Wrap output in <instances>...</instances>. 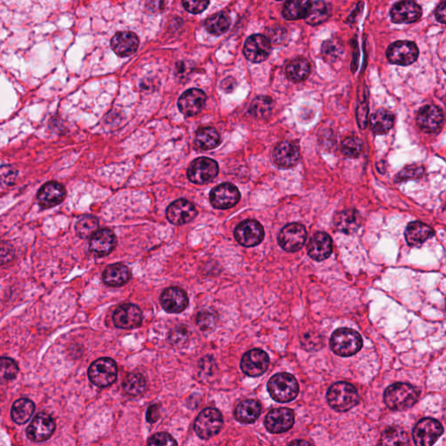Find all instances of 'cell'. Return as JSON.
I'll use <instances>...</instances> for the list:
<instances>
[{
    "instance_id": "obj_8",
    "label": "cell",
    "mask_w": 446,
    "mask_h": 446,
    "mask_svg": "<svg viewBox=\"0 0 446 446\" xmlns=\"http://www.w3.org/2000/svg\"><path fill=\"white\" fill-rule=\"evenodd\" d=\"M444 429L441 423L433 419H423L413 430V441L417 446H432L441 437Z\"/></svg>"
},
{
    "instance_id": "obj_18",
    "label": "cell",
    "mask_w": 446,
    "mask_h": 446,
    "mask_svg": "<svg viewBox=\"0 0 446 446\" xmlns=\"http://www.w3.org/2000/svg\"><path fill=\"white\" fill-rule=\"evenodd\" d=\"M115 326L130 330L137 328L143 323V312L140 308L132 303H125L118 308L113 317Z\"/></svg>"
},
{
    "instance_id": "obj_57",
    "label": "cell",
    "mask_w": 446,
    "mask_h": 446,
    "mask_svg": "<svg viewBox=\"0 0 446 446\" xmlns=\"http://www.w3.org/2000/svg\"><path fill=\"white\" fill-rule=\"evenodd\" d=\"M288 446H311L310 443L306 441H295Z\"/></svg>"
},
{
    "instance_id": "obj_32",
    "label": "cell",
    "mask_w": 446,
    "mask_h": 446,
    "mask_svg": "<svg viewBox=\"0 0 446 446\" xmlns=\"http://www.w3.org/2000/svg\"><path fill=\"white\" fill-rule=\"evenodd\" d=\"M370 121L371 129L375 134H384L393 127L395 116L393 112L382 108L371 115Z\"/></svg>"
},
{
    "instance_id": "obj_34",
    "label": "cell",
    "mask_w": 446,
    "mask_h": 446,
    "mask_svg": "<svg viewBox=\"0 0 446 446\" xmlns=\"http://www.w3.org/2000/svg\"><path fill=\"white\" fill-rule=\"evenodd\" d=\"M285 72H286L288 79L291 82H301L310 75L311 67L307 60L297 58L288 64Z\"/></svg>"
},
{
    "instance_id": "obj_21",
    "label": "cell",
    "mask_w": 446,
    "mask_h": 446,
    "mask_svg": "<svg viewBox=\"0 0 446 446\" xmlns=\"http://www.w3.org/2000/svg\"><path fill=\"white\" fill-rule=\"evenodd\" d=\"M206 103V95L200 89L188 90L181 96L178 101L179 111L186 116L191 117L198 114Z\"/></svg>"
},
{
    "instance_id": "obj_40",
    "label": "cell",
    "mask_w": 446,
    "mask_h": 446,
    "mask_svg": "<svg viewBox=\"0 0 446 446\" xmlns=\"http://www.w3.org/2000/svg\"><path fill=\"white\" fill-rule=\"evenodd\" d=\"M125 393L129 396L138 397L143 394L147 388L145 377L140 373L128 374L123 381Z\"/></svg>"
},
{
    "instance_id": "obj_22",
    "label": "cell",
    "mask_w": 446,
    "mask_h": 446,
    "mask_svg": "<svg viewBox=\"0 0 446 446\" xmlns=\"http://www.w3.org/2000/svg\"><path fill=\"white\" fill-rule=\"evenodd\" d=\"M160 301L163 309L169 313H181L188 304L187 293L178 287L166 288L160 296Z\"/></svg>"
},
{
    "instance_id": "obj_12",
    "label": "cell",
    "mask_w": 446,
    "mask_h": 446,
    "mask_svg": "<svg viewBox=\"0 0 446 446\" xmlns=\"http://www.w3.org/2000/svg\"><path fill=\"white\" fill-rule=\"evenodd\" d=\"M210 198L214 208L218 210H229L238 203L240 194L235 185L223 184L211 191Z\"/></svg>"
},
{
    "instance_id": "obj_15",
    "label": "cell",
    "mask_w": 446,
    "mask_h": 446,
    "mask_svg": "<svg viewBox=\"0 0 446 446\" xmlns=\"http://www.w3.org/2000/svg\"><path fill=\"white\" fill-rule=\"evenodd\" d=\"M245 55L253 63H261L267 60L271 52V43L263 35L256 34L250 36L245 45Z\"/></svg>"
},
{
    "instance_id": "obj_23",
    "label": "cell",
    "mask_w": 446,
    "mask_h": 446,
    "mask_svg": "<svg viewBox=\"0 0 446 446\" xmlns=\"http://www.w3.org/2000/svg\"><path fill=\"white\" fill-rule=\"evenodd\" d=\"M422 16V9L414 1H401L391 10V17L394 23L410 24L419 21Z\"/></svg>"
},
{
    "instance_id": "obj_33",
    "label": "cell",
    "mask_w": 446,
    "mask_h": 446,
    "mask_svg": "<svg viewBox=\"0 0 446 446\" xmlns=\"http://www.w3.org/2000/svg\"><path fill=\"white\" fill-rule=\"evenodd\" d=\"M195 145L201 150L216 149L221 143V137L214 127H201L197 132Z\"/></svg>"
},
{
    "instance_id": "obj_4",
    "label": "cell",
    "mask_w": 446,
    "mask_h": 446,
    "mask_svg": "<svg viewBox=\"0 0 446 446\" xmlns=\"http://www.w3.org/2000/svg\"><path fill=\"white\" fill-rule=\"evenodd\" d=\"M268 390L273 399L279 403H288L296 399L299 386L292 375L278 373L269 381Z\"/></svg>"
},
{
    "instance_id": "obj_11",
    "label": "cell",
    "mask_w": 446,
    "mask_h": 446,
    "mask_svg": "<svg viewBox=\"0 0 446 446\" xmlns=\"http://www.w3.org/2000/svg\"><path fill=\"white\" fill-rule=\"evenodd\" d=\"M234 236L240 245L250 248L258 246L262 242L264 230L258 221L246 220L236 226Z\"/></svg>"
},
{
    "instance_id": "obj_54",
    "label": "cell",
    "mask_w": 446,
    "mask_h": 446,
    "mask_svg": "<svg viewBox=\"0 0 446 446\" xmlns=\"http://www.w3.org/2000/svg\"><path fill=\"white\" fill-rule=\"evenodd\" d=\"M160 417V406L157 404H152L147 410V420L149 423H155L158 420Z\"/></svg>"
},
{
    "instance_id": "obj_38",
    "label": "cell",
    "mask_w": 446,
    "mask_h": 446,
    "mask_svg": "<svg viewBox=\"0 0 446 446\" xmlns=\"http://www.w3.org/2000/svg\"><path fill=\"white\" fill-rule=\"evenodd\" d=\"M330 15L329 5L323 1H311L306 21L310 25H317L327 21Z\"/></svg>"
},
{
    "instance_id": "obj_48",
    "label": "cell",
    "mask_w": 446,
    "mask_h": 446,
    "mask_svg": "<svg viewBox=\"0 0 446 446\" xmlns=\"http://www.w3.org/2000/svg\"><path fill=\"white\" fill-rule=\"evenodd\" d=\"M301 345L307 351H317L322 347V338L317 333L310 332L303 336L301 340Z\"/></svg>"
},
{
    "instance_id": "obj_29",
    "label": "cell",
    "mask_w": 446,
    "mask_h": 446,
    "mask_svg": "<svg viewBox=\"0 0 446 446\" xmlns=\"http://www.w3.org/2000/svg\"><path fill=\"white\" fill-rule=\"evenodd\" d=\"M130 278V269L121 263L108 266L103 272V282L110 287L123 286Z\"/></svg>"
},
{
    "instance_id": "obj_2",
    "label": "cell",
    "mask_w": 446,
    "mask_h": 446,
    "mask_svg": "<svg viewBox=\"0 0 446 446\" xmlns=\"http://www.w3.org/2000/svg\"><path fill=\"white\" fill-rule=\"evenodd\" d=\"M330 349L340 357H351L357 354L362 346L360 334L348 328L334 332L330 341Z\"/></svg>"
},
{
    "instance_id": "obj_49",
    "label": "cell",
    "mask_w": 446,
    "mask_h": 446,
    "mask_svg": "<svg viewBox=\"0 0 446 446\" xmlns=\"http://www.w3.org/2000/svg\"><path fill=\"white\" fill-rule=\"evenodd\" d=\"M147 446H177V443L169 433L160 432L150 438Z\"/></svg>"
},
{
    "instance_id": "obj_51",
    "label": "cell",
    "mask_w": 446,
    "mask_h": 446,
    "mask_svg": "<svg viewBox=\"0 0 446 446\" xmlns=\"http://www.w3.org/2000/svg\"><path fill=\"white\" fill-rule=\"evenodd\" d=\"M184 8L191 14H197L204 11L210 5L208 1H184Z\"/></svg>"
},
{
    "instance_id": "obj_7",
    "label": "cell",
    "mask_w": 446,
    "mask_h": 446,
    "mask_svg": "<svg viewBox=\"0 0 446 446\" xmlns=\"http://www.w3.org/2000/svg\"><path fill=\"white\" fill-rule=\"evenodd\" d=\"M219 168L216 160L201 157L195 160L188 169V177L193 184H208L216 177Z\"/></svg>"
},
{
    "instance_id": "obj_16",
    "label": "cell",
    "mask_w": 446,
    "mask_h": 446,
    "mask_svg": "<svg viewBox=\"0 0 446 446\" xmlns=\"http://www.w3.org/2000/svg\"><path fill=\"white\" fill-rule=\"evenodd\" d=\"M55 422L47 413H38L27 429V437L35 442H43L55 431Z\"/></svg>"
},
{
    "instance_id": "obj_19",
    "label": "cell",
    "mask_w": 446,
    "mask_h": 446,
    "mask_svg": "<svg viewBox=\"0 0 446 446\" xmlns=\"http://www.w3.org/2000/svg\"><path fill=\"white\" fill-rule=\"evenodd\" d=\"M294 422L293 410L288 408H279L271 410L266 416L265 426L269 432L282 433L291 429Z\"/></svg>"
},
{
    "instance_id": "obj_43",
    "label": "cell",
    "mask_w": 446,
    "mask_h": 446,
    "mask_svg": "<svg viewBox=\"0 0 446 446\" xmlns=\"http://www.w3.org/2000/svg\"><path fill=\"white\" fill-rule=\"evenodd\" d=\"M364 149V143L358 137H347L343 141L341 151L343 155L351 158H356L361 155Z\"/></svg>"
},
{
    "instance_id": "obj_35",
    "label": "cell",
    "mask_w": 446,
    "mask_h": 446,
    "mask_svg": "<svg viewBox=\"0 0 446 446\" xmlns=\"http://www.w3.org/2000/svg\"><path fill=\"white\" fill-rule=\"evenodd\" d=\"M35 410L34 404L31 400L21 399L14 404L12 407V419L18 425H24L30 419Z\"/></svg>"
},
{
    "instance_id": "obj_25",
    "label": "cell",
    "mask_w": 446,
    "mask_h": 446,
    "mask_svg": "<svg viewBox=\"0 0 446 446\" xmlns=\"http://www.w3.org/2000/svg\"><path fill=\"white\" fill-rule=\"evenodd\" d=\"M66 195L64 186L56 182H47L38 193V202L43 208H50L62 203Z\"/></svg>"
},
{
    "instance_id": "obj_20",
    "label": "cell",
    "mask_w": 446,
    "mask_h": 446,
    "mask_svg": "<svg viewBox=\"0 0 446 446\" xmlns=\"http://www.w3.org/2000/svg\"><path fill=\"white\" fill-rule=\"evenodd\" d=\"M300 157L299 147L292 141L284 140L275 146L273 159L281 169L291 168L297 164Z\"/></svg>"
},
{
    "instance_id": "obj_3",
    "label": "cell",
    "mask_w": 446,
    "mask_h": 446,
    "mask_svg": "<svg viewBox=\"0 0 446 446\" xmlns=\"http://www.w3.org/2000/svg\"><path fill=\"white\" fill-rule=\"evenodd\" d=\"M327 400L330 406L338 412H348L357 406L359 401L358 391L352 384L338 382L330 387Z\"/></svg>"
},
{
    "instance_id": "obj_47",
    "label": "cell",
    "mask_w": 446,
    "mask_h": 446,
    "mask_svg": "<svg viewBox=\"0 0 446 446\" xmlns=\"http://www.w3.org/2000/svg\"><path fill=\"white\" fill-rule=\"evenodd\" d=\"M188 330L184 326H179L170 332L169 341L173 345L182 346L184 345L188 340Z\"/></svg>"
},
{
    "instance_id": "obj_44",
    "label": "cell",
    "mask_w": 446,
    "mask_h": 446,
    "mask_svg": "<svg viewBox=\"0 0 446 446\" xmlns=\"http://www.w3.org/2000/svg\"><path fill=\"white\" fill-rule=\"evenodd\" d=\"M343 48L338 40H330L323 43L322 53L324 59L329 62H336L341 55Z\"/></svg>"
},
{
    "instance_id": "obj_10",
    "label": "cell",
    "mask_w": 446,
    "mask_h": 446,
    "mask_svg": "<svg viewBox=\"0 0 446 446\" xmlns=\"http://www.w3.org/2000/svg\"><path fill=\"white\" fill-rule=\"evenodd\" d=\"M419 51L412 41H397L387 49V59L395 65L409 66L418 60Z\"/></svg>"
},
{
    "instance_id": "obj_53",
    "label": "cell",
    "mask_w": 446,
    "mask_h": 446,
    "mask_svg": "<svg viewBox=\"0 0 446 446\" xmlns=\"http://www.w3.org/2000/svg\"><path fill=\"white\" fill-rule=\"evenodd\" d=\"M368 116V107L367 104L359 106L358 109V121L361 128L367 127Z\"/></svg>"
},
{
    "instance_id": "obj_30",
    "label": "cell",
    "mask_w": 446,
    "mask_h": 446,
    "mask_svg": "<svg viewBox=\"0 0 446 446\" xmlns=\"http://www.w3.org/2000/svg\"><path fill=\"white\" fill-rule=\"evenodd\" d=\"M433 236L432 227L419 221L410 223L406 231V238L410 246L422 245Z\"/></svg>"
},
{
    "instance_id": "obj_55",
    "label": "cell",
    "mask_w": 446,
    "mask_h": 446,
    "mask_svg": "<svg viewBox=\"0 0 446 446\" xmlns=\"http://www.w3.org/2000/svg\"><path fill=\"white\" fill-rule=\"evenodd\" d=\"M436 18L442 24H446V1H443L438 5L435 11Z\"/></svg>"
},
{
    "instance_id": "obj_31",
    "label": "cell",
    "mask_w": 446,
    "mask_h": 446,
    "mask_svg": "<svg viewBox=\"0 0 446 446\" xmlns=\"http://www.w3.org/2000/svg\"><path fill=\"white\" fill-rule=\"evenodd\" d=\"M261 406L258 401L249 399L243 401L236 407L235 417L242 423H254L261 415Z\"/></svg>"
},
{
    "instance_id": "obj_52",
    "label": "cell",
    "mask_w": 446,
    "mask_h": 446,
    "mask_svg": "<svg viewBox=\"0 0 446 446\" xmlns=\"http://www.w3.org/2000/svg\"><path fill=\"white\" fill-rule=\"evenodd\" d=\"M287 36V32L282 27L271 28L269 32V40L271 43L280 44Z\"/></svg>"
},
{
    "instance_id": "obj_17",
    "label": "cell",
    "mask_w": 446,
    "mask_h": 446,
    "mask_svg": "<svg viewBox=\"0 0 446 446\" xmlns=\"http://www.w3.org/2000/svg\"><path fill=\"white\" fill-rule=\"evenodd\" d=\"M197 216V210L192 202L179 199L173 202L166 210V218L175 225H184Z\"/></svg>"
},
{
    "instance_id": "obj_42",
    "label": "cell",
    "mask_w": 446,
    "mask_h": 446,
    "mask_svg": "<svg viewBox=\"0 0 446 446\" xmlns=\"http://www.w3.org/2000/svg\"><path fill=\"white\" fill-rule=\"evenodd\" d=\"M99 221L97 218L92 216H85L80 218L76 224V233L80 238L86 239L95 235L98 231Z\"/></svg>"
},
{
    "instance_id": "obj_37",
    "label": "cell",
    "mask_w": 446,
    "mask_h": 446,
    "mask_svg": "<svg viewBox=\"0 0 446 446\" xmlns=\"http://www.w3.org/2000/svg\"><path fill=\"white\" fill-rule=\"evenodd\" d=\"M409 436L403 429L389 428L382 435V446H409Z\"/></svg>"
},
{
    "instance_id": "obj_46",
    "label": "cell",
    "mask_w": 446,
    "mask_h": 446,
    "mask_svg": "<svg viewBox=\"0 0 446 446\" xmlns=\"http://www.w3.org/2000/svg\"><path fill=\"white\" fill-rule=\"evenodd\" d=\"M425 174L423 166L419 165H410L406 166L402 171H400L395 178V182H400L409 179H417L421 177Z\"/></svg>"
},
{
    "instance_id": "obj_41",
    "label": "cell",
    "mask_w": 446,
    "mask_h": 446,
    "mask_svg": "<svg viewBox=\"0 0 446 446\" xmlns=\"http://www.w3.org/2000/svg\"><path fill=\"white\" fill-rule=\"evenodd\" d=\"M273 109L272 99L267 96H259L250 105V114L258 119H266L271 114Z\"/></svg>"
},
{
    "instance_id": "obj_28",
    "label": "cell",
    "mask_w": 446,
    "mask_h": 446,
    "mask_svg": "<svg viewBox=\"0 0 446 446\" xmlns=\"http://www.w3.org/2000/svg\"><path fill=\"white\" fill-rule=\"evenodd\" d=\"M334 223H335L336 229L339 232L346 234V235H351V234L357 232L359 227H360L362 219L357 210H343L336 214L335 219H334Z\"/></svg>"
},
{
    "instance_id": "obj_26",
    "label": "cell",
    "mask_w": 446,
    "mask_h": 446,
    "mask_svg": "<svg viewBox=\"0 0 446 446\" xmlns=\"http://www.w3.org/2000/svg\"><path fill=\"white\" fill-rule=\"evenodd\" d=\"M140 40L131 32H119L111 40V47L117 55L127 57L136 52Z\"/></svg>"
},
{
    "instance_id": "obj_1",
    "label": "cell",
    "mask_w": 446,
    "mask_h": 446,
    "mask_svg": "<svg viewBox=\"0 0 446 446\" xmlns=\"http://www.w3.org/2000/svg\"><path fill=\"white\" fill-rule=\"evenodd\" d=\"M419 391L408 384H394L384 393V402L390 409L404 410L410 408L419 400Z\"/></svg>"
},
{
    "instance_id": "obj_5",
    "label": "cell",
    "mask_w": 446,
    "mask_h": 446,
    "mask_svg": "<svg viewBox=\"0 0 446 446\" xmlns=\"http://www.w3.org/2000/svg\"><path fill=\"white\" fill-rule=\"evenodd\" d=\"M117 365L113 359L99 358L89 367L90 381L96 386L105 388L114 384L117 378Z\"/></svg>"
},
{
    "instance_id": "obj_27",
    "label": "cell",
    "mask_w": 446,
    "mask_h": 446,
    "mask_svg": "<svg viewBox=\"0 0 446 446\" xmlns=\"http://www.w3.org/2000/svg\"><path fill=\"white\" fill-rule=\"evenodd\" d=\"M332 253V240L328 234L319 232L310 239L308 245V254L317 262L330 258Z\"/></svg>"
},
{
    "instance_id": "obj_9",
    "label": "cell",
    "mask_w": 446,
    "mask_h": 446,
    "mask_svg": "<svg viewBox=\"0 0 446 446\" xmlns=\"http://www.w3.org/2000/svg\"><path fill=\"white\" fill-rule=\"evenodd\" d=\"M307 239V231L300 223H290L280 231L278 243L285 251L294 253L301 248Z\"/></svg>"
},
{
    "instance_id": "obj_6",
    "label": "cell",
    "mask_w": 446,
    "mask_h": 446,
    "mask_svg": "<svg viewBox=\"0 0 446 446\" xmlns=\"http://www.w3.org/2000/svg\"><path fill=\"white\" fill-rule=\"evenodd\" d=\"M223 425V415L219 410L208 408L199 414L195 422V431L201 438L210 439L218 434Z\"/></svg>"
},
{
    "instance_id": "obj_14",
    "label": "cell",
    "mask_w": 446,
    "mask_h": 446,
    "mask_svg": "<svg viewBox=\"0 0 446 446\" xmlns=\"http://www.w3.org/2000/svg\"><path fill=\"white\" fill-rule=\"evenodd\" d=\"M444 121V113L435 105H426L420 108L417 116V123L420 129L428 134L441 130Z\"/></svg>"
},
{
    "instance_id": "obj_45",
    "label": "cell",
    "mask_w": 446,
    "mask_h": 446,
    "mask_svg": "<svg viewBox=\"0 0 446 446\" xmlns=\"http://www.w3.org/2000/svg\"><path fill=\"white\" fill-rule=\"evenodd\" d=\"M18 368L17 364L11 358H2L0 361V376L2 380H12L17 376Z\"/></svg>"
},
{
    "instance_id": "obj_24",
    "label": "cell",
    "mask_w": 446,
    "mask_h": 446,
    "mask_svg": "<svg viewBox=\"0 0 446 446\" xmlns=\"http://www.w3.org/2000/svg\"><path fill=\"white\" fill-rule=\"evenodd\" d=\"M116 243V236L113 231L108 229L98 230L90 238V251L97 256H108L113 251Z\"/></svg>"
},
{
    "instance_id": "obj_50",
    "label": "cell",
    "mask_w": 446,
    "mask_h": 446,
    "mask_svg": "<svg viewBox=\"0 0 446 446\" xmlns=\"http://www.w3.org/2000/svg\"><path fill=\"white\" fill-rule=\"evenodd\" d=\"M197 322L202 330L213 329L216 323V317L211 311H201L197 315Z\"/></svg>"
},
{
    "instance_id": "obj_36",
    "label": "cell",
    "mask_w": 446,
    "mask_h": 446,
    "mask_svg": "<svg viewBox=\"0 0 446 446\" xmlns=\"http://www.w3.org/2000/svg\"><path fill=\"white\" fill-rule=\"evenodd\" d=\"M310 8V1L306 0H297L288 1L282 9V15L288 21L306 18Z\"/></svg>"
},
{
    "instance_id": "obj_56",
    "label": "cell",
    "mask_w": 446,
    "mask_h": 446,
    "mask_svg": "<svg viewBox=\"0 0 446 446\" xmlns=\"http://www.w3.org/2000/svg\"><path fill=\"white\" fill-rule=\"evenodd\" d=\"M236 85V79L230 77V78H227L221 82V88L226 92H231L235 90Z\"/></svg>"
},
{
    "instance_id": "obj_39",
    "label": "cell",
    "mask_w": 446,
    "mask_h": 446,
    "mask_svg": "<svg viewBox=\"0 0 446 446\" xmlns=\"http://www.w3.org/2000/svg\"><path fill=\"white\" fill-rule=\"evenodd\" d=\"M230 16L224 12H218L216 14L210 16L205 22L208 33L219 36L225 34L227 29L230 28Z\"/></svg>"
},
{
    "instance_id": "obj_13",
    "label": "cell",
    "mask_w": 446,
    "mask_h": 446,
    "mask_svg": "<svg viewBox=\"0 0 446 446\" xmlns=\"http://www.w3.org/2000/svg\"><path fill=\"white\" fill-rule=\"evenodd\" d=\"M269 358L267 353L262 349H251L243 356L240 368L249 377L261 376L268 370Z\"/></svg>"
}]
</instances>
